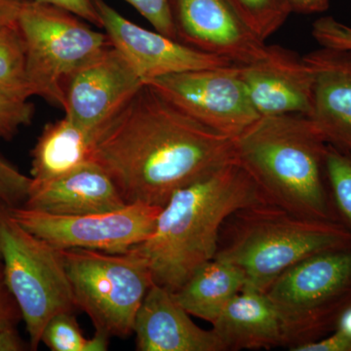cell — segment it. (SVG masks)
Returning <instances> with one entry per match:
<instances>
[{
    "label": "cell",
    "mask_w": 351,
    "mask_h": 351,
    "mask_svg": "<svg viewBox=\"0 0 351 351\" xmlns=\"http://www.w3.org/2000/svg\"><path fill=\"white\" fill-rule=\"evenodd\" d=\"M92 160L127 204L163 207L179 189L237 161L235 138L191 119L149 85L95 140Z\"/></svg>",
    "instance_id": "obj_1"
},
{
    "label": "cell",
    "mask_w": 351,
    "mask_h": 351,
    "mask_svg": "<svg viewBox=\"0 0 351 351\" xmlns=\"http://www.w3.org/2000/svg\"><path fill=\"white\" fill-rule=\"evenodd\" d=\"M269 203L237 161L179 189L161 209L156 228L129 251L141 256L154 283L175 293L213 260L226 219L237 210Z\"/></svg>",
    "instance_id": "obj_2"
},
{
    "label": "cell",
    "mask_w": 351,
    "mask_h": 351,
    "mask_svg": "<svg viewBox=\"0 0 351 351\" xmlns=\"http://www.w3.org/2000/svg\"><path fill=\"white\" fill-rule=\"evenodd\" d=\"M328 145L313 120L301 114L261 117L235 138L237 162L267 202L306 218L339 221L328 184Z\"/></svg>",
    "instance_id": "obj_3"
},
{
    "label": "cell",
    "mask_w": 351,
    "mask_h": 351,
    "mask_svg": "<svg viewBox=\"0 0 351 351\" xmlns=\"http://www.w3.org/2000/svg\"><path fill=\"white\" fill-rule=\"evenodd\" d=\"M351 246V230L339 221L306 218L262 203L226 219L214 258L239 267L244 289L265 292L295 263L315 254Z\"/></svg>",
    "instance_id": "obj_4"
},
{
    "label": "cell",
    "mask_w": 351,
    "mask_h": 351,
    "mask_svg": "<svg viewBox=\"0 0 351 351\" xmlns=\"http://www.w3.org/2000/svg\"><path fill=\"white\" fill-rule=\"evenodd\" d=\"M265 294L280 318L284 348L292 351L327 336L351 306V246L295 263Z\"/></svg>",
    "instance_id": "obj_5"
},
{
    "label": "cell",
    "mask_w": 351,
    "mask_h": 351,
    "mask_svg": "<svg viewBox=\"0 0 351 351\" xmlns=\"http://www.w3.org/2000/svg\"><path fill=\"white\" fill-rule=\"evenodd\" d=\"M75 308L84 311L95 332L125 339L154 279L147 262L136 254L68 249L59 250Z\"/></svg>",
    "instance_id": "obj_6"
},
{
    "label": "cell",
    "mask_w": 351,
    "mask_h": 351,
    "mask_svg": "<svg viewBox=\"0 0 351 351\" xmlns=\"http://www.w3.org/2000/svg\"><path fill=\"white\" fill-rule=\"evenodd\" d=\"M0 256L7 286L29 332V348L36 350L48 321L75 308L61 254L21 226L0 201Z\"/></svg>",
    "instance_id": "obj_7"
},
{
    "label": "cell",
    "mask_w": 351,
    "mask_h": 351,
    "mask_svg": "<svg viewBox=\"0 0 351 351\" xmlns=\"http://www.w3.org/2000/svg\"><path fill=\"white\" fill-rule=\"evenodd\" d=\"M18 25L27 54L32 95L64 106V84L82 64L110 45L107 34L61 7L25 0Z\"/></svg>",
    "instance_id": "obj_8"
},
{
    "label": "cell",
    "mask_w": 351,
    "mask_h": 351,
    "mask_svg": "<svg viewBox=\"0 0 351 351\" xmlns=\"http://www.w3.org/2000/svg\"><path fill=\"white\" fill-rule=\"evenodd\" d=\"M162 207L136 202L113 211L61 216L25 206L9 207L14 219L57 250L126 253L144 242L156 228Z\"/></svg>",
    "instance_id": "obj_9"
},
{
    "label": "cell",
    "mask_w": 351,
    "mask_h": 351,
    "mask_svg": "<svg viewBox=\"0 0 351 351\" xmlns=\"http://www.w3.org/2000/svg\"><path fill=\"white\" fill-rule=\"evenodd\" d=\"M144 83L191 119L228 137H239L261 119L237 64L182 71Z\"/></svg>",
    "instance_id": "obj_10"
},
{
    "label": "cell",
    "mask_w": 351,
    "mask_h": 351,
    "mask_svg": "<svg viewBox=\"0 0 351 351\" xmlns=\"http://www.w3.org/2000/svg\"><path fill=\"white\" fill-rule=\"evenodd\" d=\"M144 84L126 58L110 43L64 82V117L98 135Z\"/></svg>",
    "instance_id": "obj_11"
},
{
    "label": "cell",
    "mask_w": 351,
    "mask_h": 351,
    "mask_svg": "<svg viewBox=\"0 0 351 351\" xmlns=\"http://www.w3.org/2000/svg\"><path fill=\"white\" fill-rule=\"evenodd\" d=\"M108 40L122 53L143 82L161 76L232 64L178 39L131 22L105 0H92Z\"/></svg>",
    "instance_id": "obj_12"
},
{
    "label": "cell",
    "mask_w": 351,
    "mask_h": 351,
    "mask_svg": "<svg viewBox=\"0 0 351 351\" xmlns=\"http://www.w3.org/2000/svg\"><path fill=\"white\" fill-rule=\"evenodd\" d=\"M177 39L207 54L248 64L267 56L258 38L226 0H172Z\"/></svg>",
    "instance_id": "obj_13"
},
{
    "label": "cell",
    "mask_w": 351,
    "mask_h": 351,
    "mask_svg": "<svg viewBox=\"0 0 351 351\" xmlns=\"http://www.w3.org/2000/svg\"><path fill=\"white\" fill-rule=\"evenodd\" d=\"M239 69L249 99L261 117L311 115L315 80L304 57L287 48L269 45L267 57L239 64Z\"/></svg>",
    "instance_id": "obj_14"
},
{
    "label": "cell",
    "mask_w": 351,
    "mask_h": 351,
    "mask_svg": "<svg viewBox=\"0 0 351 351\" xmlns=\"http://www.w3.org/2000/svg\"><path fill=\"white\" fill-rule=\"evenodd\" d=\"M304 57L315 80L308 117L328 145L351 156V50L320 46Z\"/></svg>",
    "instance_id": "obj_15"
},
{
    "label": "cell",
    "mask_w": 351,
    "mask_h": 351,
    "mask_svg": "<svg viewBox=\"0 0 351 351\" xmlns=\"http://www.w3.org/2000/svg\"><path fill=\"white\" fill-rule=\"evenodd\" d=\"M133 334L138 351H226L213 329L197 326L174 294L156 283L141 304Z\"/></svg>",
    "instance_id": "obj_16"
},
{
    "label": "cell",
    "mask_w": 351,
    "mask_h": 351,
    "mask_svg": "<svg viewBox=\"0 0 351 351\" xmlns=\"http://www.w3.org/2000/svg\"><path fill=\"white\" fill-rule=\"evenodd\" d=\"M126 204L112 178L91 160L51 181L32 180L23 206L53 215L78 216L113 211Z\"/></svg>",
    "instance_id": "obj_17"
},
{
    "label": "cell",
    "mask_w": 351,
    "mask_h": 351,
    "mask_svg": "<svg viewBox=\"0 0 351 351\" xmlns=\"http://www.w3.org/2000/svg\"><path fill=\"white\" fill-rule=\"evenodd\" d=\"M212 325L226 351L284 348L280 318L265 292L243 289Z\"/></svg>",
    "instance_id": "obj_18"
},
{
    "label": "cell",
    "mask_w": 351,
    "mask_h": 351,
    "mask_svg": "<svg viewBox=\"0 0 351 351\" xmlns=\"http://www.w3.org/2000/svg\"><path fill=\"white\" fill-rule=\"evenodd\" d=\"M96 138L66 117L45 125L31 154L32 182L57 179L91 161Z\"/></svg>",
    "instance_id": "obj_19"
},
{
    "label": "cell",
    "mask_w": 351,
    "mask_h": 351,
    "mask_svg": "<svg viewBox=\"0 0 351 351\" xmlns=\"http://www.w3.org/2000/svg\"><path fill=\"white\" fill-rule=\"evenodd\" d=\"M243 272L213 258L201 265L177 292L176 300L191 315L213 324L226 304L245 288Z\"/></svg>",
    "instance_id": "obj_20"
},
{
    "label": "cell",
    "mask_w": 351,
    "mask_h": 351,
    "mask_svg": "<svg viewBox=\"0 0 351 351\" xmlns=\"http://www.w3.org/2000/svg\"><path fill=\"white\" fill-rule=\"evenodd\" d=\"M0 92L20 100L34 97L27 78L25 41L18 22L0 29Z\"/></svg>",
    "instance_id": "obj_21"
},
{
    "label": "cell",
    "mask_w": 351,
    "mask_h": 351,
    "mask_svg": "<svg viewBox=\"0 0 351 351\" xmlns=\"http://www.w3.org/2000/svg\"><path fill=\"white\" fill-rule=\"evenodd\" d=\"M110 337L95 332L85 338L73 311H62L53 316L41 335V343L52 351H106Z\"/></svg>",
    "instance_id": "obj_22"
},
{
    "label": "cell",
    "mask_w": 351,
    "mask_h": 351,
    "mask_svg": "<svg viewBox=\"0 0 351 351\" xmlns=\"http://www.w3.org/2000/svg\"><path fill=\"white\" fill-rule=\"evenodd\" d=\"M256 34L267 40L292 13L287 0H226Z\"/></svg>",
    "instance_id": "obj_23"
},
{
    "label": "cell",
    "mask_w": 351,
    "mask_h": 351,
    "mask_svg": "<svg viewBox=\"0 0 351 351\" xmlns=\"http://www.w3.org/2000/svg\"><path fill=\"white\" fill-rule=\"evenodd\" d=\"M326 170L339 221L351 230V156L328 145Z\"/></svg>",
    "instance_id": "obj_24"
},
{
    "label": "cell",
    "mask_w": 351,
    "mask_h": 351,
    "mask_svg": "<svg viewBox=\"0 0 351 351\" xmlns=\"http://www.w3.org/2000/svg\"><path fill=\"white\" fill-rule=\"evenodd\" d=\"M34 114V107L29 100H20L0 92V140L15 137L21 127L32 123Z\"/></svg>",
    "instance_id": "obj_25"
},
{
    "label": "cell",
    "mask_w": 351,
    "mask_h": 351,
    "mask_svg": "<svg viewBox=\"0 0 351 351\" xmlns=\"http://www.w3.org/2000/svg\"><path fill=\"white\" fill-rule=\"evenodd\" d=\"M32 186V178L0 156V201L9 207L24 205Z\"/></svg>",
    "instance_id": "obj_26"
},
{
    "label": "cell",
    "mask_w": 351,
    "mask_h": 351,
    "mask_svg": "<svg viewBox=\"0 0 351 351\" xmlns=\"http://www.w3.org/2000/svg\"><path fill=\"white\" fill-rule=\"evenodd\" d=\"M135 8L145 20L154 25L156 31L177 39L172 0H124Z\"/></svg>",
    "instance_id": "obj_27"
},
{
    "label": "cell",
    "mask_w": 351,
    "mask_h": 351,
    "mask_svg": "<svg viewBox=\"0 0 351 351\" xmlns=\"http://www.w3.org/2000/svg\"><path fill=\"white\" fill-rule=\"evenodd\" d=\"M311 34L321 47L351 50V27L332 16L316 20Z\"/></svg>",
    "instance_id": "obj_28"
},
{
    "label": "cell",
    "mask_w": 351,
    "mask_h": 351,
    "mask_svg": "<svg viewBox=\"0 0 351 351\" xmlns=\"http://www.w3.org/2000/svg\"><path fill=\"white\" fill-rule=\"evenodd\" d=\"M22 319L20 307L7 286L3 263L0 258V329L7 326H17Z\"/></svg>",
    "instance_id": "obj_29"
},
{
    "label": "cell",
    "mask_w": 351,
    "mask_h": 351,
    "mask_svg": "<svg viewBox=\"0 0 351 351\" xmlns=\"http://www.w3.org/2000/svg\"><path fill=\"white\" fill-rule=\"evenodd\" d=\"M66 9L90 24L101 27L100 18L92 0H36Z\"/></svg>",
    "instance_id": "obj_30"
},
{
    "label": "cell",
    "mask_w": 351,
    "mask_h": 351,
    "mask_svg": "<svg viewBox=\"0 0 351 351\" xmlns=\"http://www.w3.org/2000/svg\"><path fill=\"white\" fill-rule=\"evenodd\" d=\"M292 13L320 14L329 9L331 0H287Z\"/></svg>",
    "instance_id": "obj_31"
},
{
    "label": "cell",
    "mask_w": 351,
    "mask_h": 351,
    "mask_svg": "<svg viewBox=\"0 0 351 351\" xmlns=\"http://www.w3.org/2000/svg\"><path fill=\"white\" fill-rule=\"evenodd\" d=\"M25 0H0V29L16 24Z\"/></svg>",
    "instance_id": "obj_32"
},
{
    "label": "cell",
    "mask_w": 351,
    "mask_h": 351,
    "mask_svg": "<svg viewBox=\"0 0 351 351\" xmlns=\"http://www.w3.org/2000/svg\"><path fill=\"white\" fill-rule=\"evenodd\" d=\"M25 346L18 334L16 326H7L0 329V351L25 350Z\"/></svg>",
    "instance_id": "obj_33"
},
{
    "label": "cell",
    "mask_w": 351,
    "mask_h": 351,
    "mask_svg": "<svg viewBox=\"0 0 351 351\" xmlns=\"http://www.w3.org/2000/svg\"><path fill=\"white\" fill-rule=\"evenodd\" d=\"M334 331L339 332L341 336L351 343V306L341 314Z\"/></svg>",
    "instance_id": "obj_34"
},
{
    "label": "cell",
    "mask_w": 351,
    "mask_h": 351,
    "mask_svg": "<svg viewBox=\"0 0 351 351\" xmlns=\"http://www.w3.org/2000/svg\"><path fill=\"white\" fill-rule=\"evenodd\" d=\"M0 258H1V256H0Z\"/></svg>",
    "instance_id": "obj_35"
}]
</instances>
